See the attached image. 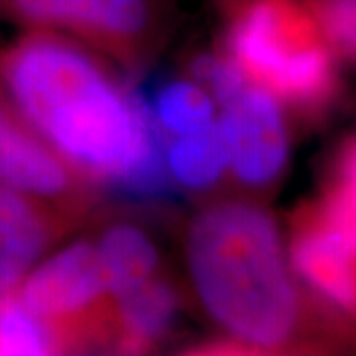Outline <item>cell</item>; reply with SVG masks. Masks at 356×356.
Masks as SVG:
<instances>
[{
    "label": "cell",
    "instance_id": "obj_8",
    "mask_svg": "<svg viewBox=\"0 0 356 356\" xmlns=\"http://www.w3.org/2000/svg\"><path fill=\"white\" fill-rule=\"evenodd\" d=\"M88 220L60 204L0 184V297L16 291L30 271Z\"/></svg>",
    "mask_w": 356,
    "mask_h": 356
},
{
    "label": "cell",
    "instance_id": "obj_14",
    "mask_svg": "<svg viewBox=\"0 0 356 356\" xmlns=\"http://www.w3.org/2000/svg\"><path fill=\"white\" fill-rule=\"evenodd\" d=\"M62 355L51 331L18 299L16 291L0 297V356Z\"/></svg>",
    "mask_w": 356,
    "mask_h": 356
},
{
    "label": "cell",
    "instance_id": "obj_16",
    "mask_svg": "<svg viewBox=\"0 0 356 356\" xmlns=\"http://www.w3.org/2000/svg\"><path fill=\"white\" fill-rule=\"evenodd\" d=\"M305 2L329 46L348 58H356V0Z\"/></svg>",
    "mask_w": 356,
    "mask_h": 356
},
{
    "label": "cell",
    "instance_id": "obj_7",
    "mask_svg": "<svg viewBox=\"0 0 356 356\" xmlns=\"http://www.w3.org/2000/svg\"><path fill=\"white\" fill-rule=\"evenodd\" d=\"M0 184L60 204L89 218L102 186L83 177L42 139L0 83Z\"/></svg>",
    "mask_w": 356,
    "mask_h": 356
},
{
    "label": "cell",
    "instance_id": "obj_3",
    "mask_svg": "<svg viewBox=\"0 0 356 356\" xmlns=\"http://www.w3.org/2000/svg\"><path fill=\"white\" fill-rule=\"evenodd\" d=\"M226 48L245 77L281 103L315 109L331 99L337 74L305 0H226Z\"/></svg>",
    "mask_w": 356,
    "mask_h": 356
},
{
    "label": "cell",
    "instance_id": "obj_15",
    "mask_svg": "<svg viewBox=\"0 0 356 356\" xmlns=\"http://www.w3.org/2000/svg\"><path fill=\"white\" fill-rule=\"evenodd\" d=\"M321 216L356 252V143L344 151Z\"/></svg>",
    "mask_w": 356,
    "mask_h": 356
},
{
    "label": "cell",
    "instance_id": "obj_4",
    "mask_svg": "<svg viewBox=\"0 0 356 356\" xmlns=\"http://www.w3.org/2000/svg\"><path fill=\"white\" fill-rule=\"evenodd\" d=\"M0 14L22 30L76 40L129 74L153 62L175 26L166 0H0Z\"/></svg>",
    "mask_w": 356,
    "mask_h": 356
},
{
    "label": "cell",
    "instance_id": "obj_1",
    "mask_svg": "<svg viewBox=\"0 0 356 356\" xmlns=\"http://www.w3.org/2000/svg\"><path fill=\"white\" fill-rule=\"evenodd\" d=\"M0 83L42 139L97 186L133 196L170 188L139 91L97 51L56 32L22 30L0 50Z\"/></svg>",
    "mask_w": 356,
    "mask_h": 356
},
{
    "label": "cell",
    "instance_id": "obj_6",
    "mask_svg": "<svg viewBox=\"0 0 356 356\" xmlns=\"http://www.w3.org/2000/svg\"><path fill=\"white\" fill-rule=\"evenodd\" d=\"M218 127L234 192L261 200V194L283 177L289 161V133L281 102L250 81L236 97L218 107Z\"/></svg>",
    "mask_w": 356,
    "mask_h": 356
},
{
    "label": "cell",
    "instance_id": "obj_12",
    "mask_svg": "<svg viewBox=\"0 0 356 356\" xmlns=\"http://www.w3.org/2000/svg\"><path fill=\"white\" fill-rule=\"evenodd\" d=\"M161 149L170 186L208 200L229 182L228 154L218 119L196 133L161 139Z\"/></svg>",
    "mask_w": 356,
    "mask_h": 356
},
{
    "label": "cell",
    "instance_id": "obj_9",
    "mask_svg": "<svg viewBox=\"0 0 356 356\" xmlns=\"http://www.w3.org/2000/svg\"><path fill=\"white\" fill-rule=\"evenodd\" d=\"M293 271L332 305L356 315V252L317 214H307L289 248Z\"/></svg>",
    "mask_w": 356,
    "mask_h": 356
},
{
    "label": "cell",
    "instance_id": "obj_10",
    "mask_svg": "<svg viewBox=\"0 0 356 356\" xmlns=\"http://www.w3.org/2000/svg\"><path fill=\"white\" fill-rule=\"evenodd\" d=\"M182 311V287L168 271L113 299L109 348L147 355L165 341Z\"/></svg>",
    "mask_w": 356,
    "mask_h": 356
},
{
    "label": "cell",
    "instance_id": "obj_13",
    "mask_svg": "<svg viewBox=\"0 0 356 356\" xmlns=\"http://www.w3.org/2000/svg\"><path fill=\"white\" fill-rule=\"evenodd\" d=\"M159 139L196 133L216 123L214 97L192 77L165 79L149 93H139Z\"/></svg>",
    "mask_w": 356,
    "mask_h": 356
},
{
    "label": "cell",
    "instance_id": "obj_5",
    "mask_svg": "<svg viewBox=\"0 0 356 356\" xmlns=\"http://www.w3.org/2000/svg\"><path fill=\"white\" fill-rule=\"evenodd\" d=\"M16 295L50 329L62 355L109 348L113 297L91 236L56 248Z\"/></svg>",
    "mask_w": 356,
    "mask_h": 356
},
{
    "label": "cell",
    "instance_id": "obj_11",
    "mask_svg": "<svg viewBox=\"0 0 356 356\" xmlns=\"http://www.w3.org/2000/svg\"><path fill=\"white\" fill-rule=\"evenodd\" d=\"M91 238L113 299L166 271L159 242L135 220H105Z\"/></svg>",
    "mask_w": 356,
    "mask_h": 356
},
{
    "label": "cell",
    "instance_id": "obj_17",
    "mask_svg": "<svg viewBox=\"0 0 356 356\" xmlns=\"http://www.w3.org/2000/svg\"><path fill=\"white\" fill-rule=\"evenodd\" d=\"M222 2H226V0H222Z\"/></svg>",
    "mask_w": 356,
    "mask_h": 356
},
{
    "label": "cell",
    "instance_id": "obj_2",
    "mask_svg": "<svg viewBox=\"0 0 356 356\" xmlns=\"http://www.w3.org/2000/svg\"><path fill=\"white\" fill-rule=\"evenodd\" d=\"M184 271L198 309L242 355L291 348L305 309L280 226L240 192L204 200L184 226Z\"/></svg>",
    "mask_w": 356,
    "mask_h": 356
}]
</instances>
